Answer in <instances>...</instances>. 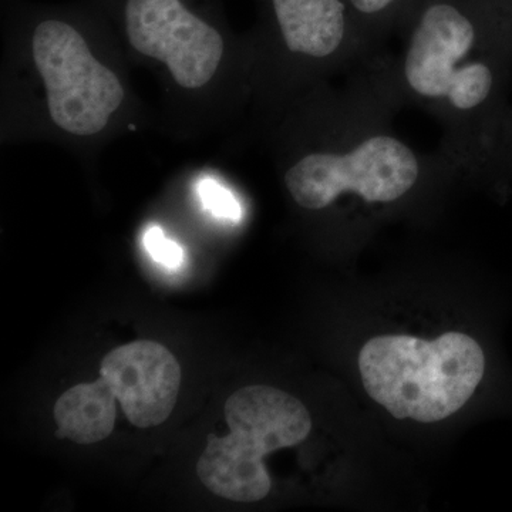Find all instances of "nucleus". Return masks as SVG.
<instances>
[{
    "label": "nucleus",
    "instance_id": "f257e3e1",
    "mask_svg": "<svg viewBox=\"0 0 512 512\" xmlns=\"http://www.w3.org/2000/svg\"><path fill=\"white\" fill-rule=\"evenodd\" d=\"M2 9V144H56L93 165L114 141L157 126L96 0Z\"/></svg>",
    "mask_w": 512,
    "mask_h": 512
},
{
    "label": "nucleus",
    "instance_id": "f03ea898",
    "mask_svg": "<svg viewBox=\"0 0 512 512\" xmlns=\"http://www.w3.org/2000/svg\"><path fill=\"white\" fill-rule=\"evenodd\" d=\"M403 107L382 50L340 86L318 84L256 124L299 210L326 214L349 201L387 208L460 173L443 151L423 153L397 134Z\"/></svg>",
    "mask_w": 512,
    "mask_h": 512
},
{
    "label": "nucleus",
    "instance_id": "7ed1b4c3",
    "mask_svg": "<svg viewBox=\"0 0 512 512\" xmlns=\"http://www.w3.org/2000/svg\"><path fill=\"white\" fill-rule=\"evenodd\" d=\"M390 55L404 107L440 124V150L460 173L512 177V25L491 0H417Z\"/></svg>",
    "mask_w": 512,
    "mask_h": 512
},
{
    "label": "nucleus",
    "instance_id": "20e7f679",
    "mask_svg": "<svg viewBox=\"0 0 512 512\" xmlns=\"http://www.w3.org/2000/svg\"><path fill=\"white\" fill-rule=\"evenodd\" d=\"M131 66L156 77L157 127L178 140L229 128L252 107L251 42L224 0H96Z\"/></svg>",
    "mask_w": 512,
    "mask_h": 512
},
{
    "label": "nucleus",
    "instance_id": "39448f33",
    "mask_svg": "<svg viewBox=\"0 0 512 512\" xmlns=\"http://www.w3.org/2000/svg\"><path fill=\"white\" fill-rule=\"evenodd\" d=\"M247 33L255 121L379 53L363 39L348 0H258V20Z\"/></svg>",
    "mask_w": 512,
    "mask_h": 512
},
{
    "label": "nucleus",
    "instance_id": "423d86ee",
    "mask_svg": "<svg viewBox=\"0 0 512 512\" xmlns=\"http://www.w3.org/2000/svg\"><path fill=\"white\" fill-rule=\"evenodd\" d=\"M359 370L367 394L394 419L437 423L471 399L485 357L476 340L460 332L436 340L377 336L360 350Z\"/></svg>",
    "mask_w": 512,
    "mask_h": 512
},
{
    "label": "nucleus",
    "instance_id": "0eeeda50",
    "mask_svg": "<svg viewBox=\"0 0 512 512\" xmlns=\"http://www.w3.org/2000/svg\"><path fill=\"white\" fill-rule=\"evenodd\" d=\"M224 412L231 433L208 437L198 477L225 500H264L272 487L264 457L302 443L312 430L311 414L292 394L262 384L231 394Z\"/></svg>",
    "mask_w": 512,
    "mask_h": 512
},
{
    "label": "nucleus",
    "instance_id": "6e6552de",
    "mask_svg": "<svg viewBox=\"0 0 512 512\" xmlns=\"http://www.w3.org/2000/svg\"><path fill=\"white\" fill-rule=\"evenodd\" d=\"M100 375L134 426H160L173 413L181 367L160 343L138 340L114 349L101 362Z\"/></svg>",
    "mask_w": 512,
    "mask_h": 512
},
{
    "label": "nucleus",
    "instance_id": "1a4fd4ad",
    "mask_svg": "<svg viewBox=\"0 0 512 512\" xmlns=\"http://www.w3.org/2000/svg\"><path fill=\"white\" fill-rule=\"evenodd\" d=\"M116 400V394L103 377L96 382L76 384L55 404L57 436L77 444L107 439L116 423Z\"/></svg>",
    "mask_w": 512,
    "mask_h": 512
},
{
    "label": "nucleus",
    "instance_id": "9d476101",
    "mask_svg": "<svg viewBox=\"0 0 512 512\" xmlns=\"http://www.w3.org/2000/svg\"><path fill=\"white\" fill-rule=\"evenodd\" d=\"M417 0H348L363 39L375 52L387 37L399 32Z\"/></svg>",
    "mask_w": 512,
    "mask_h": 512
},
{
    "label": "nucleus",
    "instance_id": "9b49d317",
    "mask_svg": "<svg viewBox=\"0 0 512 512\" xmlns=\"http://www.w3.org/2000/svg\"><path fill=\"white\" fill-rule=\"evenodd\" d=\"M191 188L202 211L215 220L239 224L244 218V210L234 190L215 171H200L192 175Z\"/></svg>",
    "mask_w": 512,
    "mask_h": 512
},
{
    "label": "nucleus",
    "instance_id": "f8f14e48",
    "mask_svg": "<svg viewBox=\"0 0 512 512\" xmlns=\"http://www.w3.org/2000/svg\"><path fill=\"white\" fill-rule=\"evenodd\" d=\"M143 247L154 262L168 269H178L184 264V248L165 235L160 225H148L143 232Z\"/></svg>",
    "mask_w": 512,
    "mask_h": 512
},
{
    "label": "nucleus",
    "instance_id": "ddd939ff",
    "mask_svg": "<svg viewBox=\"0 0 512 512\" xmlns=\"http://www.w3.org/2000/svg\"><path fill=\"white\" fill-rule=\"evenodd\" d=\"M491 3L503 13L512 25V0H491Z\"/></svg>",
    "mask_w": 512,
    "mask_h": 512
},
{
    "label": "nucleus",
    "instance_id": "4468645a",
    "mask_svg": "<svg viewBox=\"0 0 512 512\" xmlns=\"http://www.w3.org/2000/svg\"><path fill=\"white\" fill-rule=\"evenodd\" d=\"M511 171H512V140H511Z\"/></svg>",
    "mask_w": 512,
    "mask_h": 512
}]
</instances>
